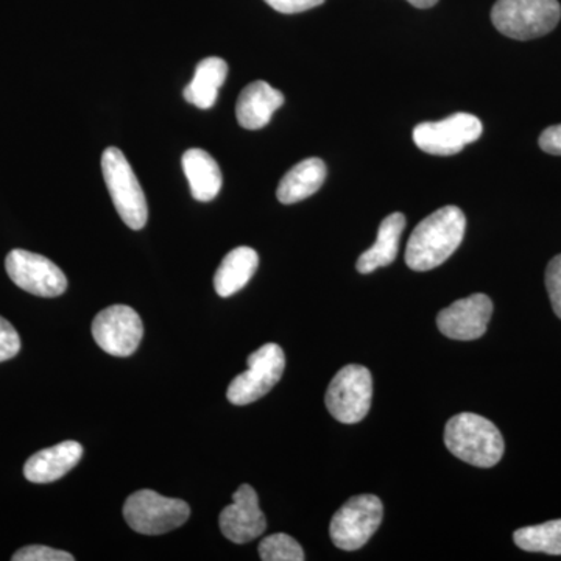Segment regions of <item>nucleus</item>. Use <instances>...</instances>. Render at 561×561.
Here are the masks:
<instances>
[{"label":"nucleus","mask_w":561,"mask_h":561,"mask_svg":"<svg viewBox=\"0 0 561 561\" xmlns=\"http://www.w3.org/2000/svg\"><path fill=\"white\" fill-rule=\"evenodd\" d=\"M513 540L523 551L561 556V519L523 527L513 534Z\"/></svg>","instance_id":"nucleus-21"},{"label":"nucleus","mask_w":561,"mask_h":561,"mask_svg":"<svg viewBox=\"0 0 561 561\" xmlns=\"http://www.w3.org/2000/svg\"><path fill=\"white\" fill-rule=\"evenodd\" d=\"M187 502L161 496L153 490L130 494L124 505V518L138 534L161 535L179 529L190 519Z\"/></svg>","instance_id":"nucleus-5"},{"label":"nucleus","mask_w":561,"mask_h":561,"mask_svg":"<svg viewBox=\"0 0 561 561\" xmlns=\"http://www.w3.org/2000/svg\"><path fill=\"white\" fill-rule=\"evenodd\" d=\"M445 445L457 457L479 468H491L504 456V438L490 420L459 413L446 423Z\"/></svg>","instance_id":"nucleus-2"},{"label":"nucleus","mask_w":561,"mask_h":561,"mask_svg":"<svg viewBox=\"0 0 561 561\" xmlns=\"http://www.w3.org/2000/svg\"><path fill=\"white\" fill-rule=\"evenodd\" d=\"M249 370L236 376L228 387V401L234 405H247L261 400L283 378L286 354L276 343H267L249 356Z\"/></svg>","instance_id":"nucleus-8"},{"label":"nucleus","mask_w":561,"mask_h":561,"mask_svg":"<svg viewBox=\"0 0 561 561\" xmlns=\"http://www.w3.org/2000/svg\"><path fill=\"white\" fill-rule=\"evenodd\" d=\"M183 172L190 181L192 197L197 202H210L219 195L224 176L217 161L202 149H191L183 154Z\"/></svg>","instance_id":"nucleus-16"},{"label":"nucleus","mask_w":561,"mask_h":561,"mask_svg":"<svg viewBox=\"0 0 561 561\" xmlns=\"http://www.w3.org/2000/svg\"><path fill=\"white\" fill-rule=\"evenodd\" d=\"M382 516V502L375 494L351 497L332 518L331 540L342 551H357L379 529Z\"/></svg>","instance_id":"nucleus-6"},{"label":"nucleus","mask_w":561,"mask_h":561,"mask_svg":"<svg viewBox=\"0 0 561 561\" xmlns=\"http://www.w3.org/2000/svg\"><path fill=\"white\" fill-rule=\"evenodd\" d=\"M408 2L412 3L416 9H431V7H434L438 0H408Z\"/></svg>","instance_id":"nucleus-28"},{"label":"nucleus","mask_w":561,"mask_h":561,"mask_svg":"<svg viewBox=\"0 0 561 561\" xmlns=\"http://www.w3.org/2000/svg\"><path fill=\"white\" fill-rule=\"evenodd\" d=\"M483 131L482 122L468 113H457L438 122H424L413 130V140L420 150L437 157L460 153L468 144L476 142Z\"/></svg>","instance_id":"nucleus-9"},{"label":"nucleus","mask_w":561,"mask_h":561,"mask_svg":"<svg viewBox=\"0 0 561 561\" xmlns=\"http://www.w3.org/2000/svg\"><path fill=\"white\" fill-rule=\"evenodd\" d=\"M20 351V334L9 321L0 317V362L13 359Z\"/></svg>","instance_id":"nucleus-25"},{"label":"nucleus","mask_w":561,"mask_h":561,"mask_svg":"<svg viewBox=\"0 0 561 561\" xmlns=\"http://www.w3.org/2000/svg\"><path fill=\"white\" fill-rule=\"evenodd\" d=\"M467 219L457 206H445L416 225L408 250L405 264L415 272H430L453 256L463 241Z\"/></svg>","instance_id":"nucleus-1"},{"label":"nucleus","mask_w":561,"mask_h":561,"mask_svg":"<svg viewBox=\"0 0 561 561\" xmlns=\"http://www.w3.org/2000/svg\"><path fill=\"white\" fill-rule=\"evenodd\" d=\"M560 18L559 0H497L491 10L494 27L502 35L518 41L548 35Z\"/></svg>","instance_id":"nucleus-3"},{"label":"nucleus","mask_w":561,"mask_h":561,"mask_svg":"<svg viewBox=\"0 0 561 561\" xmlns=\"http://www.w3.org/2000/svg\"><path fill=\"white\" fill-rule=\"evenodd\" d=\"M405 228L404 214L393 213L382 220L375 245L360 254L356 268L362 275L387 267L397 260L402 231Z\"/></svg>","instance_id":"nucleus-17"},{"label":"nucleus","mask_w":561,"mask_h":561,"mask_svg":"<svg viewBox=\"0 0 561 561\" xmlns=\"http://www.w3.org/2000/svg\"><path fill=\"white\" fill-rule=\"evenodd\" d=\"M219 524L224 537L236 545H245L264 534L267 522L261 512L260 500L253 486L243 483L236 490L232 504L220 513Z\"/></svg>","instance_id":"nucleus-13"},{"label":"nucleus","mask_w":561,"mask_h":561,"mask_svg":"<svg viewBox=\"0 0 561 561\" xmlns=\"http://www.w3.org/2000/svg\"><path fill=\"white\" fill-rule=\"evenodd\" d=\"M5 268L18 287L36 297H60L68 289V279L61 268L32 251H10Z\"/></svg>","instance_id":"nucleus-10"},{"label":"nucleus","mask_w":561,"mask_h":561,"mask_svg":"<svg viewBox=\"0 0 561 561\" xmlns=\"http://www.w3.org/2000/svg\"><path fill=\"white\" fill-rule=\"evenodd\" d=\"M491 316L493 301L486 295L474 294L443 309L437 316V327L453 341H476L485 334Z\"/></svg>","instance_id":"nucleus-12"},{"label":"nucleus","mask_w":561,"mask_h":561,"mask_svg":"<svg viewBox=\"0 0 561 561\" xmlns=\"http://www.w3.org/2000/svg\"><path fill=\"white\" fill-rule=\"evenodd\" d=\"M273 10L284 14L302 13L320 7L324 0H265Z\"/></svg>","instance_id":"nucleus-26"},{"label":"nucleus","mask_w":561,"mask_h":561,"mask_svg":"<svg viewBox=\"0 0 561 561\" xmlns=\"http://www.w3.org/2000/svg\"><path fill=\"white\" fill-rule=\"evenodd\" d=\"M257 265H260V256L250 247H239L230 251L217 268L214 289L224 298L238 294L253 278Z\"/></svg>","instance_id":"nucleus-19"},{"label":"nucleus","mask_w":561,"mask_h":561,"mask_svg":"<svg viewBox=\"0 0 561 561\" xmlns=\"http://www.w3.org/2000/svg\"><path fill=\"white\" fill-rule=\"evenodd\" d=\"M13 561H72L73 556L69 552L58 551V549L47 548V546H27L11 557Z\"/></svg>","instance_id":"nucleus-23"},{"label":"nucleus","mask_w":561,"mask_h":561,"mask_svg":"<svg viewBox=\"0 0 561 561\" xmlns=\"http://www.w3.org/2000/svg\"><path fill=\"white\" fill-rule=\"evenodd\" d=\"M102 172L121 219L131 230H142L149 219V206L130 162L119 149L110 147L102 154Z\"/></svg>","instance_id":"nucleus-4"},{"label":"nucleus","mask_w":561,"mask_h":561,"mask_svg":"<svg viewBox=\"0 0 561 561\" xmlns=\"http://www.w3.org/2000/svg\"><path fill=\"white\" fill-rule=\"evenodd\" d=\"M373 400V378L362 365H346L328 387V411L335 420L345 424L359 423L368 415Z\"/></svg>","instance_id":"nucleus-7"},{"label":"nucleus","mask_w":561,"mask_h":561,"mask_svg":"<svg viewBox=\"0 0 561 561\" xmlns=\"http://www.w3.org/2000/svg\"><path fill=\"white\" fill-rule=\"evenodd\" d=\"M538 142H540L541 150L546 151V153L561 157V124L546 128V130L541 133Z\"/></svg>","instance_id":"nucleus-27"},{"label":"nucleus","mask_w":561,"mask_h":561,"mask_svg":"<svg viewBox=\"0 0 561 561\" xmlns=\"http://www.w3.org/2000/svg\"><path fill=\"white\" fill-rule=\"evenodd\" d=\"M260 557L264 561H302L300 542L286 534H273L260 542Z\"/></svg>","instance_id":"nucleus-22"},{"label":"nucleus","mask_w":561,"mask_h":561,"mask_svg":"<svg viewBox=\"0 0 561 561\" xmlns=\"http://www.w3.org/2000/svg\"><path fill=\"white\" fill-rule=\"evenodd\" d=\"M327 165L320 158H308L298 162L280 180L276 197L283 205L306 201L323 186Z\"/></svg>","instance_id":"nucleus-18"},{"label":"nucleus","mask_w":561,"mask_h":561,"mask_svg":"<svg viewBox=\"0 0 561 561\" xmlns=\"http://www.w3.org/2000/svg\"><path fill=\"white\" fill-rule=\"evenodd\" d=\"M227 76V61L219 57L205 58L195 68L194 79L184 88V99L198 108H213Z\"/></svg>","instance_id":"nucleus-20"},{"label":"nucleus","mask_w":561,"mask_h":561,"mask_svg":"<svg viewBox=\"0 0 561 561\" xmlns=\"http://www.w3.org/2000/svg\"><path fill=\"white\" fill-rule=\"evenodd\" d=\"M92 335L105 353L116 357H128L139 348L142 341V321L130 306H110L95 317Z\"/></svg>","instance_id":"nucleus-11"},{"label":"nucleus","mask_w":561,"mask_h":561,"mask_svg":"<svg viewBox=\"0 0 561 561\" xmlns=\"http://www.w3.org/2000/svg\"><path fill=\"white\" fill-rule=\"evenodd\" d=\"M283 103V92L272 88L267 81H253L239 95L236 117L242 128L261 130L272 121L273 114Z\"/></svg>","instance_id":"nucleus-14"},{"label":"nucleus","mask_w":561,"mask_h":561,"mask_svg":"<svg viewBox=\"0 0 561 561\" xmlns=\"http://www.w3.org/2000/svg\"><path fill=\"white\" fill-rule=\"evenodd\" d=\"M83 457L79 442H62L33 454L24 467V476L33 483H50L68 474Z\"/></svg>","instance_id":"nucleus-15"},{"label":"nucleus","mask_w":561,"mask_h":561,"mask_svg":"<svg viewBox=\"0 0 561 561\" xmlns=\"http://www.w3.org/2000/svg\"><path fill=\"white\" fill-rule=\"evenodd\" d=\"M546 287H548L553 312L561 319V254L553 257L546 268Z\"/></svg>","instance_id":"nucleus-24"}]
</instances>
